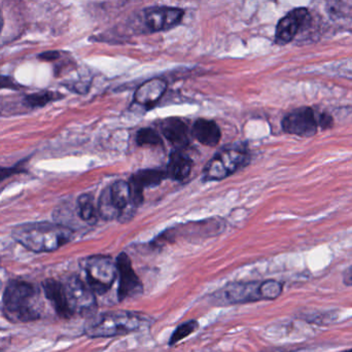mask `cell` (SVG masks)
<instances>
[{"mask_svg":"<svg viewBox=\"0 0 352 352\" xmlns=\"http://www.w3.org/2000/svg\"><path fill=\"white\" fill-rule=\"evenodd\" d=\"M12 237L31 252H50L67 244L74 237V231L59 223H30L14 228Z\"/></svg>","mask_w":352,"mask_h":352,"instance_id":"obj_1","label":"cell"},{"mask_svg":"<svg viewBox=\"0 0 352 352\" xmlns=\"http://www.w3.org/2000/svg\"><path fill=\"white\" fill-rule=\"evenodd\" d=\"M152 324V318L140 312H105L90 320L85 327L89 338H111L146 330Z\"/></svg>","mask_w":352,"mask_h":352,"instance_id":"obj_2","label":"cell"},{"mask_svg":"<svg viewBox=\"0 0 352 352\" xmlns=\"http://www.w3.org/2000/svg\"><path fill=\"white\" fill-rule=\"evenodd\" d=\"M2 303L4 316L10 322H34L41 318L36 289L26 281H10L4 289Z\"/></svg>","mask_w":352,"mask_h":352,"instance_id":"obj_3","label":"cell"},{"mask_svg":"<svg viewBox=\"0 0 352 352\" xmlns=\"http://www.w3.org/2000/svg\"><path fill=\"white\" fill-rule=\"evenodd\" d=\"M87 283L95 294L104 295L113 287L118 276L117 263L105 256H94L82 263Z\"/></svg>","mask_w":352,"mask_h":352,"instance_id":"obj_4","label":"cell"},{"mask_svg":"<svg viewBox=\"0 0 352 352\" xmlns=\"http://www.w3.org/2000/svg\"><path fill=\"white\" fill-rule=\"evenodd\" d=\"M322 111L310 107H302L287 113L281 122L285 133L299 138H314L322 130Z\"/></svg>","mask_w":352,"mask_h":352,"instance_id":"obj_5","label":"cell"},{"mask_svg":"<svg viewBox=\"0 0 352 352\" xmlns=\"http://www.w3.org/2000/svg\"><path fill=\"white\" fill-rule=\"evenodd\" d=\"M248 161V153L241 148H228L217 153L206 165L204 182H217L229 177Z\"/></svg>","mask_w":352,"mask_h":352,"instance_id":"obj_6","label":"cell"},{"mask_svg":"<svg viewBox=\"0 0 352 352\" xmlns=\"http://www.w3.org/2000/svg\"><path fill=\"white\" fill-rule=\"evenodd\" d=\"M66 297L74 316H92L97 309L95 293L78 276H72L64 283Z\"/></svg>","mask_w":352,"mask_h":352,"instance_id":"obj_7","label":"cell"},{"mask_svg":"<svg viewBox=\"0 0 352 352\" xmlns=\"http://www.w3.org/2000/svg\"><path fill=\"white\" fill-rule=\"evenodd\" d=\"M215 303L223 305L254 303L263 301L261 283H235L227 285L213 296Z\"/></svg>","mask_w":352,"mask_h":352,"instance_id":"obj_8","label":"cell"},{"mask_svg":"<svg viewBox=\"0 0 352 352\" xmlns=\"http://www.w3.org/2000/svg\"><path fill=\"white\" fill-rule=\"evenodd\" d=\"M119 289L118 298L120 301L138 297L144 293V285L132 267L131 260L127 254L122 252L117 258Z\"/></svg>","mask_w":352,"mask_h":352,"instance_id":"obj_9","label":"cell"},{"mask_svg":"<svg viewBox=\"0 0 352 352\" xmlns=\"http://www.w3.org/2000/svg\"><path fill=\"white\" fill-rule=\"evenodd\" d=\"M184 14V10L180 8H150L144 10V22L152 32H162L177 26Z\"/></svg>","mask_w":352,"mask_h":352,"instance_id":"obj_10","label":"cell"},{"mask_svg":"<svg viewBox=\"0 0 352 352\" xmlns=\"http://www.w3.org/2000/svg\"><path fill=\"white\" fill-rule=\"evenodd\" d=\"M308 16L309 12L306 8H298L291 10L277 24L275 43L279 45L291 43L305 24Z\"/></svg>","mask_w":352,"mask_h":352,"instance_id":"obj_11","label":"cell"},{"mask_svg":"<svg viewBox=\"0 0 352 352\" xmlns=\"http://www.w3.org/2000/svg\"><path fill=\"white\" fill-rule=\"evenodd\" d=\"M167 177L166 171L160 169H144L134 173L129 182L134 206L138 207L144 202V190L146 188L159 186Z\"/></svg>","mask_w":352,"mask_h":352,"instance_id":"obj_12","label":"cell"},{"mask_svg":"<svg viewBox=\"0 0 352 352\" xmlns=\"http://www.w3.org/2000/svg\"><path fill=\"white\" fill-rule=\"evenodd\" d=\"M43 292L45 297L51 302L53 307L60 318H72L74 316L69 304H68L67 297H66L65 287L63 283L54 279H47L43 283Z\"/></svg>","mask_w":352,"mask_h":352,"instance_id":"obj_13","label":"cell"},{"mask_svg":"<svg viewBox=\"0 0 352 352\" xmlns=\"http://www.w3.org/2000/svg\"><path fill=\"white\" fill-rule=\"evenodd\" d=\"M167 90V82L162 78H153L144 82L136 90L134 95V102L140 107L151 109L154 107L165 94Z\"/></svg>","mask_w":352,"mask_h":352,"instance_id":"obj_14","label":"cell"},{"mask_svg":"<svg viewBox=\"0 0 352 352\" xmlns=\"http://www.w3.org/2000/svg\"><path fill=\"white\" fill-rule=\"evenodd\" d=\"M161 133L175 146L176 150H182L190 144L188 126L178 118H169L161 122Z\"/></svg>","mask_w":352,"mask_h":352,"instance_id":"obj_15","label":"cell"},{"mask_svg":"<svg viewBox=\"0 0 352 352\" xmlns=\"http://www.w3.org/2000/svg\"><path fill=\"white\" fill-rule=\"evenodd\" d=\"M192 134L197 142L204 146H215L221 142V129L215 122L210 120H197L192 126Z\"/></svg>","mask_w":352,"mask_h":352,"instance_id":"obj_16","label":"cell"},{"mask_svg":"<svg viewBox=\"0 0 352 352\" xmlns=\"http://www.w3.org/2000/svg\"><path fill=\"white\" fill-rule=\"evenodd\" d=\"M109 188L111 198L119 208V219L127 217L128 212L131 210V209L127 208H131V207L136 208L132 203L131 188H130L129 182H125V180H118Z\"/></svg>","mask_w":352,"mask_h":352,"instance_id":"obj_17","label":"cell"},{"mask_svg":"<svg viewBox=\"0 0 352 352\" xmlns=\"http://www.w3.org/2000/svg\"><path fill=\"white\" fill-rule=\"evenodd\" d=\"M192 169V159L179 150H176L170 155L166 173L171 179L182 182L190 175Z\"/></svg>","mask_w":352,"mask_h":352,"instance_id":"obj_18","label":"cell"},{"mask_svg":"<svg viewBox=\"0 0 352 352\" xmlns=\"http://www.w3.org/2000/svg\"><path fill=\"white\" fill-rule=\"evenodd\" d=\"M98 213L105 221H113L117 217L119 219L120 210L113 202V198H111L109 188H105L101 192L98 202Z\"/></svg>","mask_w":352,"mask_h":352,"instance_id":"obj_19","label":"cell"},{"mask_svg":"<svg viewBox=\"0 0 352 352\" xmlns=\"http://www.w3.org/2000/svg\"><path fill=\"white\" fill-rule=\"evenodd\" d=\"M78 213L80 219L86 223H93L96 219L94 199L91 195L84 194L78 200Z\"/></svg>","mask_w":352,"mask_h":352,"instance_id":"obj_20","label":"cell"},{"mask_svg":"<svg viewBox=\"0 0 352 352\" xmlns=\"http://www.w3.org/2000/svg\"><path fill=\"white\" fill-rule=\"evenodd\" d=\"M199 324L196 320H188V322H184V324H180L177 328L175 329V332L171 335L170 339H169V346H175V345L179 343L180 341L184 339L188 338L190 335L192 333L196 332L198 330Z\"/></svg>","mask_w":352,"mask_h":352,"instance_id":"obj_21","label":"cell"},{"mask_svg":"<svg viewBox=\"0 0 352 352\" xmlns=\"http://www.w3.org/2000/svg\"><path fill=\"white\" fill-rule=\"evenodd\" d=\"M136 144L140 146H156L162 144V140L156 130L142 128L136 134Z\"/></svg>","mask_w":352,"mask_h":352,"instance_id":"obj_22","label":"cell"},{"mask_svg":"<svg viewBox=\"0 0 352 352\" xmlns=\"http://www.w3.org/2000/svg\"><path fill=\"white\" fill-rule=\"evenodd\" d=\"M61 96H59V93L47 92V91H45V92H38L28 95V96L25 98V101H26V104L29 105V107H32V109H36V107H45L47 103L57 100Z\"/></svg>","mask_w":352,"mask_h":352,"instance_id":"obj_23","label":"cell"},{"mask_svg":"<svg viewBox=\"0 0 352 352\" xmlns=\"http://www.w3.org/2000/svg\"><path fill=\"white\" fill-rule=\"evenodd\" d=\"M283 285L279 281L269 279L261 283V293L263 301H271L277 299L283 294Z\"/></svg>","mask_w":352,"mask_h":352,"instance_id":"obj_24","label":"cell"},{"mask_svg":"<svg viewBox=\"0 0 352 352\" xmlns=\"http://www.w3.org/2000/svg\"><path fill=\"white\" fill-rule=\"evenodd\" d=\"M1 88L18 89V85L10 76H0V89Z\"/></svg>","mask_w":352,"mask_h":352,"instance_id":"obj_25","label":"cell"},{"mask_svg":"<svg viewBox=\"0 0 352 352\" xmlns=\"http://www.w3.org/2000/svg\"><path fill=\"white\" fill-rule=\"evenodd\" d=\"M20 173L16 167H12V168H6V167H0V182H3L6 178L10 177V175H14V173Z\"/></svg>","mask_w":352,"mask_h":352,"instance_id":"obj_26","label":"cell"},{"mask_svg":"<svg viewBox=\"0 0 352 352\" xmlns=\"http://www.w3.org/2000/svg\"><path fill=\"white\" fill-rule=\"evenodd\" d=\"M59 57V52L49 51L41 54V55L38 56V59L43 60V61H54V60H57Z\"/></svg>","mask_w":352,"mask_h":352,"instance_id":"obj_27","label":"cell"},{"mask_svg":"<svg viewBox=\"0 0 352 352\" xmlns=\"http://www.w3.org/2000/svg\"><path fill=\"white\" fill-rule=\"evenodd\" d=\"M10 339V337L8 336V333L0 330V351H3L4 349L8 346Z\"/></svg>","mask_w":352,"mask_h":352,"instance_id":"obj_28","label":"cell"},{"mask_svg":"<svg viewBox=\"0 0 352 352\" xmlns=\"http://www.w3.org/2000/svg\"><path fill=\"white\" fill-rule=\"evenodd\" d=\"M343 283L347 287H352V266L343 272Z\"/></svg>","mask_w":352,"mask_h":352,"instance_id":"obj_29","label":"cell"},{"mask_svg":"<svg viewBox=\"0 0 352 352\" xmlns=\"http://www.w3.org/2000/svg\"><path fill=\"white\" fill-rule=\"evenodd\" d=\"M344 352H352V349H351V351H344Z\"/></svg>","mask_w":352,"mask_h":352,"instance_id":"obj_30","label":"cell"}]
</instances>
